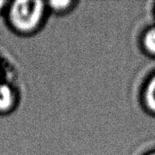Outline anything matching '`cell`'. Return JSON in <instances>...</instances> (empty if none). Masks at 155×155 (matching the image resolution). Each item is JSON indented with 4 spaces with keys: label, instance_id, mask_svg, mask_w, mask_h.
I'll use <instances>...</instances> for the list:
<instances>
[{
    "label": "cell",
    "instance_id": "ba28073f",
    "mask_svg": "<svg viewBox=\"0 0 155 155\" xmlns=\"http://www.w3.org/2000/svg\"><path fill=\"white\" fill-rule=\"evenodd\" d=\"M148 155H155V152H153V153H149V154H148Z\"/></svg>",
    "mask_w": 155,
    "mask_h": 155
},
{
    "label": "cell",
    "instance_id": "8992f818",
    "mask_svg": "<svg viewBox=\"0 0 155 155\" xmlns=\"http://www.w3.org/2000/svg\"><path fill=\"white\" fill-rule=\"evenodd\" d=\"M8 3L7 1H3V0H0V13H2L3 11L6 8V6H7Z\"/></svg>",
    "mask_w": 155,
    "mask_h": 155
},
{
    "label": "cell",
    "instance_id": "5b68a950",
    "mask_svg": "<svg viewBox=\"0 0 155 155\" xmlns=\"http://www.w3.org/2000/svg\"><path fill=\"white\" fill-rule=\"evenodd\" d=\"M48 4L51 9L54 11L55 13H64L71 7V5L73 4V2H71V1H56V2H49V3H48Z\"/></svg>",
    "mask_w": 155,
    "mask_h": 155
},
{
    "label": "cell",
    "instance_id": "3957f363",
    "mask_svg": "<svg viewBox=\"0 0 155 155\" xmlns=\"http://www.w3.org/2000/svg\"><path fill=\"white\" fill-rule=\"evenodd\" d=\"M144 100L147 107L155 113V75L150 78L145 88Z\"/></svg>",
    "mask_w": 155,
    "mask_h": 155
},
{
    "label": "cell",
    "instance_id": "7a4b0ae2",
    "mask_svg": "<svg viewBox=\"0 0 155 155\" xmlns=\"http://www.w3.org/2000/svg\"><path fill=\"white\" fill-rule=\"evenodd\" d=\"M16 94L10 85L0 83V114H6L14 108Z\"/></svg>",
    "mask_w": 155,
    "mask_h": 155
},
{
    "label": "cell",
    "instance_id": "277c9868",
    "mask_svg": "<svg viewBox=\"0 0 155 155\" xmlns=\"http://www.w3.org/2000/svg\"><path fill=\"white\" fill-rule=\"evenodd\" d=\"M143 43L145 49L149 54L155 55V27L147 30L143 36Z\"/></svg>",
    "mask_w": 155,
    "mask_h": 155
},
{
    "label": "cell",
    "instance_id": "6da1fadb",
    "mask_svg": "<svg viewBox=\"0 0 155 155\" xmlns=\"http://www.w3.org/2000/svg\"><path fill=\"white\" fill-rule=\"evenodd\" d=\"M8 17L11 26L20 34H32L44 20L46 4L43 1H14L8 5Z\"/></svg>",
    "mask_w": 155,
    "mask_h": 155
},
{
    "label": "cell",
    "instance_id": "52a82bcc",
    "mask_svg": "<svg viewBox=\"0 0 155 155\" xmlns=\"http://www.w3.org/2000/svg\"><path fill=\"white\" fill-rule=\"evenodd\" d=\"M1 74H2V66H1V64H0V76H1Z\"/></svg>",
    "mask_w": 155,
    "mask_h": 155
}]
</instances>
